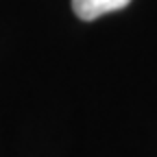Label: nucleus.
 I'll list each match as a JSON object with an SVG mask.
<instances>
[{"instance_id": "f257e3e1", "label": "nucleus", "mask_w": 157, "mask_h": 157, "mask_svg": "<svg viewBox=\"0 0 157 157\" xmlns=\"http://www.w3.org/2000/svg\"><path fill=\"white\" fill-rule=\"evenodd\" d=\"M131 0H72V11L78 20L92 22V20L124 9Z\"/></svg>"}]
</instances>
